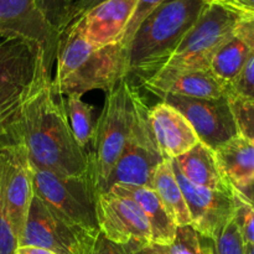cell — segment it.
I'll use <instances>...</instances> for the list:
<instances>
[{"instance_id": "cell-15", "label": "cell", "mask_w": 254, "mask_h": 254, "mask_svg": "<svg viewBox=\"0 0 254 254\" xmlns=\"http://www.w3.org/2000/svg\"><path fill=\"white\" fill-rule=\"evenodd\" d=\"M143 86L158 97L164 94L198 99H217L228 96L223 84L210 69L166 71L159 69L141 81Z\"/></svg>"}, {"instance_id": "cell-27", "label": "cell", "mask_w": 254, "mask_h": 254, "mask_svg": "<svg viewBox=\"0 0 254 254\" xmlns=\"http://www.w3.org/2000/svg\"><path fill=\"white\" fill-rule=\"evenodd\" d=\"M164 1H165V0H136L133 15H131L130 20H129L126 30H124V34L123 36H122L121 42H119V45H121L122 49L124 50V52H126L129 42L133 39L134 34H135L138 27L141 25V22H143L149 15L153 14Z\"/></svg>"}, {"instance_id": "cell-33", "label": "cell", "mask_w": 254, "mask_h": 254, "mask_svg": "<svg viewBox=\"0 0 254 254\" xmlns=\"http://www.w3.org/2000/svg\"><path fill=\"white\" fill-rule=\"evenodd\" d=\"M235 35L243 40L254 51V17H240Z\"/></svg>"}, {"instance_id": "cell-34", "label": "cell", "mask_w": 254, "mask_h": 254, "mask_svg": "<svg viewBox=\"0 0 254 254\" xmlns=\"http://www.w3.org/2000/svg\"><path fill=\"white\" fill-rule=\"evenodd\" d=\"M222 4L241 17H254V0H225Z\"/></svg>"}, {"instance_id": "cell-28", "label": "cell", "mask_w": 254, "mask_h": 254, "mask_svg": "<svg viewBox=\"0 0 254 254\" xmlns=\"http://www.w3.org/2000/svg\"><path fill=\"white\" fill-rule=\"evenodd\" d=\"M228 97L254 101V51L237 78L228 87Z\"/></svg>"}, {"instance_id": "cell-39", "label": "cell", "mask_w": 254, "mask_h": 254, "mask_svg": "<svg viewBox=\"0 0 254 254\" xmlns=\"http://www.w3.org/2000/svg\"><path fill=\"white\" fill-rule=\"evenodd\" d=\"M246 254H254V246H246Z\"/></svg>"}, {"instance_id": "cell-29", "label": "cell", "mask_w": 254, "mask_h": 254, "mask_svg": "<svg viewBox=\"0 0 254 254\" xmlns=\"http://www.w3.org/2000/svg\"><path fill=\"white\" fill-rule=\"evenodd\" d=\"M230 103L235 114L238 131L254 144V101L230 98Z\"/></svg>"}, {"instance_id": "cell-30", "label": "cell", "mask_w": 254, "mask_h": 254, "mask_svg": "<svg viewBox=\"0 0 254 254\" xmlns=\"http://www.w3.org/2000/svg\"><path fill=\"white\" fill-rule=\"evenodd\" d=\"M215 254H246V245L235 221H231L213 240Z\"/></svg>"}, {"instance_id": "cell-16", "label": "cell", "mask_w": 254, "mask_h": 254, "mask_svg": "<svg viewBox=\"0 0 254 254\" xmlns=\"http://www.w3.org/2000/svg\"><path fill=\"white\" fill-rule=\"evenodd\" d=\"M136 0H106L77 21L92 46L101 49L119 44L133 15Z\"/></svg>"}, {"instance_id": "cell-35", "label": "cell", "mask_w": 254, "mask_h": 254, "mask_svg": "<svg viewBox=\"0 0 254 254\" xmlns=\"http://www.w3.org/2000/svg\"><path fill=\"white\" fill-rule=\"evenodd\" d=\"M62 4H64V0H40V5H41L42 10H44L46 16L49 17V20L54 24L55 27H56L57 20H59Z\"/></svg>"}, {"instance_id": "cell-5", "label": "cell", "mask_w": 254, "mask_h": 254, "mask_svg": "<svg viewBox=\"0 0 254 254\" xmlns=\"http://www.w3.org/2000/svg\"><path fill=\"white\" fill-rule=\"evenodd\" d=\"M138 94L139 91L128 78L121 79L107 93L92 138L94 149L92 163L97 192H106L113 166L133 133Z\"/></svg>"}, {"instance_id": "cell-23", "label": "cell", "mask_w": 254, "mask_h": 254, "mask_svg": "<svg viewBox=\"0 0 254 254\" xmlns=\"http://www.w3.org/2000/svg\"><path fill=\"white\" fill-rule=\"evenodd\" d=\"M141 250L148 254H215V242L188 225L178 227L170 245H149Z\"/></svg>"}, {"instance_id": "cell-40", "label": "cell", "mask_w": 254, "mask_h": 254, "mask_svg": "<svg viewBox=\"0 0 254 254\" xmlns=\"http://www.w3.org/2000/svg\"><path fill=\"white\" fill-rule=\"evenodd\" d=\"M138 254H148V253H145V252H144L143 250H138Z\"/></svg>"}, {"instance_id": "cell-3", "label": "cell", "mask_w": 254, "mask_h": 254, "mask_svg": "<svg viewBox=\"0 0 254 254\" xmlns=\"http://www.w3.org/2000/svg\"><path fill=\"white\" fill-rule=\"evenodd\" d=\"M203 0H165L149 15L126 50L127 77L144 81L165 64L206 7Z\"/></svg>"}, {"instance_id": "cell-1", "label": "cell", "mask_w": 254, "mask_h": 254, "mask_svg": "<svg viewBox=\"0 0 254 254\" xmlns=\"http://www.w3.org/2000/svg\"><path fill=\"white\" fill-rule=\"evenodd\" d=\"M19 127L31 166L64 176L93 174L92 153L77 143L64 102L54 93L51 81L27 104Z\"/></svg>"}, {"instance_id": "cell-17", "label": "cell", "mask_w": 254, "mask_h": 254, "mask_svg": "<svg viewBox=\"0 0 254 254\" xmlns=\"http://www.w3.org/2000/svg\"><path fill=\"white\" fill-rule=\"evenodd\" d=\"M149 118L159 150L166 160L184 155L200 141L190 122L166 102L151 107Z\"/></svg>"}, {"instance_id": "cell-41", "label": "cell", "mask_w": 254, "mask_h": 254, "mask_svg": "<svg viewBox=\"0 0 254 254\" xmlns=\"http://www.w3.org/2000/svg\"><path fill=\"white\" fill-rule=\"evenodd\" d=\"M16 254H19V253H16Z\"/></svg>"}, {"instance_id": "cell-25", "label": "cell", "mask_w": 254, "mask_h": 254, "mask_svg": "<svg viewBox=\"0 0 254 254\" xmlns=\"http://www.w3.org/2000/svg\"><path fill=\"white\" fill-rule=\"evenodd\" d=\"M235 215L233 221L246 246H254V202L241 191L233 189Z\"/></svg>"}, {"instance_id": "cell-20", "label": "cell", "mask_w": 254, "mask_h": 254, "mask_svg": "<svg viewBox=\"0 0 254 254\" xmlns=\"http://www.w3.org/2000/svg\"><path fill=\"white\" fill-rule=\"evenodd\" d=\"M218 166L227 183L243 190L254 181V144L237 134L215 150Z\"/></svg>"}, {"instance_id": "cell-8", "label": "cell", "mask_w": 254, "mask_h": 254, "mask_svg": "<svg viewBox=\"0 0 254 254\" xmlns=\"http://www.w3.org/2000/svg\"><path fill=\"white\" fill-rule=\"evenodd\" d=\"M0 191L19 246L34 197L32 170L19 123L0 139Z\"/></svg>"}, {"instance_id": "cell-4", "label": "cell", "mask_w": 254, "mask_h": 254, "mask_svg": "<svg viewBox=\"0 0 254 254\" xmlns=\"http://www.w3.org/2000/svg\"><path fill=\"white\" fill-rule=\"evenodd\" d=\"M51 81L39 45L15 37H0V138L20 121L27 104Z\"/></svg>"}, {"instance_id": "cell-18", "label": "cell", "mask_w": 254, "mask_h": 254, "mask_svg": "<svg viewBox=\"0 0 254 254\" xmlns=\"http://www.w3.org/2000/svg\"><path fill=\"white\" fill-rule=\"evenodd\" d=\"M108 191H113L118 195L128 196L131 200L135 201L150 226V245L168 246L175 240L178 226L175 225L153 189L116 184Z\"/></svg>"}, {"instance_id": "cell-2", "label": "cell", "mask_w": 254, "mask_h": 254, "mask_svg": "<svg viewBox=\"0 0 254 254\" xmlns=\"http://www.w3.org/2000/svg\"><path fill=\"white\" fill-rule=\"evenodd\" d=\"M56 76L51 88L57 96L84 93L94 89L108 92L127 77V55L119 44L92 46L82 34L79 22L60 36Z\"/></svg>"}, {"instance_id": "cell-36", "label": "cell", "mask_w": 254, "mask_h": 254, "mask_svg": "<svg viewBox=\"0 0 254 254\" xmlns=\"http://www.w3.org/2000/svg\"><path fill=\"white\" fill-rule=\"evenodd\" d=\"M16 253H19V254H55L47 250H42V248H37V247H30V246H26V247H17Z\"/></svg>"}, {"instance_id": "cell-22", "label": "cell", "mask_w": 254, "mask_h": 254, "mask_svg": "<svg viewBox=\"0 0 254 254\" xmlns=\"http://www.w3.org/2000/svg\"><path fill=\"white\" fill-rule=\"evenodd\" d=\"M252 54V49L243 40L233 35L221 45L210 61V71L228 87L233 83Z\"/></svg>"}, {"instance_id": "cell-26", "label": "cell", "mask_w": 254, "mask_h": 254, "mask_svg": "<svg viewBox=\"0 0 254 254\" xmlns=\"http://www.w3.org/2000/svg\"><path fill=\"white\" fill-rule=\"evenodd\" d=\"M103 1H106V0H64L56 24V29L60 36L72 24L81 19L83 15H86L89 10Z\"/></svg>"}, {"instance_id": "cell-19", "label": "cell", "mask_w": 254, "mask_h": 254, "mask_svg": "<svg viewBox=\"0 0 254 254\" xmlns=\"http://www.w3.org/2000/svg\"><path fill=\"white\" fill-rule=\"evenodd\" d=\"M171 163L193 185L232 192L233 188L227 183L218 166L215 150L202 141H198L188 153L171 160Z\"/></svg>"}, {"instance_id": "cell-14", "label": "cell", "mask_w": 254, "mask_h": 254, "mask_svg": "<svg viewBox=\"0 0 254 254\" xmlns=\"http://www.w3.org/2000/svg\"><path fill=\"white\" fill-rule=\"evenodd\" d=\"M173 164V163H171ZM176 180L183 190L191 217V226L205 237L215 240L233 220L235 200L232 192L193 185L173 165Z\"/></svg>"}, {"instance_id": "cell-9", "label": "cell", "mask_w": 254, "mask_h": 254, "mask_svg": "<svg viewBox=\"0 0 254 254\" xmlns=\"http://www.w3.org/2000/svg\"><path fill=\"white\" fill-rule=\"evenodd\" d=\"M97 237L62 217L34 193L17 247H37L55 254H92Z\"/></svg>"}, {"instance_id": "cell-31", "label": "cell", "mask_w": 254, "mask_h": 254, "mask_svg": "<svg viewBox=\"0 0 254 254\" xmlns=\"http://www.w3.org/2000/svg\"><path fill=\"white\" fill-rule=\"evenodd\" d=\"M16 250L17 241L7 220L1 191H0V254H16Z\"/></svg>"}, {"instance_id": "cell-24", "label": "cell", "mask_w": 254, "mask_h": 254, "mask_svg": "<svg viewBox=\"0 0 254 254\" xmlns=\"http://www.w3.org/2000/svg\"><path fill=\"white\" fill-rule=\"evenodd\" d=\"M64 109L77 143L87 150L86 146L92 141L94 131L93 106L86 103L82 99V96L69 94L64 102Z\"/></svg>"}, {"instance_id": "cell-38", "label": "cell", "mask_w": 254, "mask_h": 254, "mask_svg": "<svg viewBox=\"0 0 254 254\" xmlns=\"http://www.w3.org/2000/svg\"><path fill=\"white\" fill-rule=\"evenodd\" d=\"M206 4H222L225 0H203Z\"/></svg>"}, {"instance_id": "cell-7", "label": "cell", "mask_w": 254, "mask_h": 254, "mask_svg": "<svg viewBox=\"0 0 254 254\" xmlns=\"http://www.w3.org/2000/svg\"><path fill=\"white\" fill-rule=\"evenodd\" d=\"M240 15L223 4H207L160 69H210L216 50L235 35Z\"/></svg>"}, {"instance_id": "cell-6", "label": "cell", "mask_w": 254, "mask_h": 254, "mask_svg": "<svg viewBox=\"0 0 254 254\" xmlns=\"http://www.w3.org/2000/svg\"><path fill=\"white\" fill-rule=\"evenodd\" d=\"M34 193L57 213L86 230L99 235L97 220V188L93 174L64 176L31 166Z\"/></svg>"}, {"instance_id": "cell-12", "label": "cell", "mask_w": 254, "mask_h": 254, "mask_svg": "<svg viewBox=\"0 0 254 254\" xmlns=\"http://www.w3.org/2000/svg\"><path fill=\"white\" fill-rule=\"evenodd\" d=\"M160 98L178 109L190 122L200 141L213 150L240 134L228 96L198 99L164 94Z\"/></svg>"}, {"instance_id": "cell-21", "label": "cell", "mask_w": 254, "mask_h": 254, "mask_svg": "<svg viewBox=\"0 0 254 254\" xmlns=\"http://www.w3.org/2000/svg\"><path fill=\"white\" fill-rule=\"evenodd\" d=\"M153 190L159 196L164 207L171 216L175 225H191L190 212L184 197L183 190L176 180L171 160H164L156 169L153 178Z\"/></svg>"}, {"instance_id": "cell-37", "label": "cell", "mask_w": 254, "mask_h": 254, "mask_svg": "<svg viewBox=\"0 0 254 254\" xmlns=\"http://www.w3.org/2000/svg\"><path fill=\"white\" fill-rule=\"evenodd\" d=\"M236 190H237V189H236ZM238 191H241L243 195L247 196V197L250 198L251 201H253V202H254V181L252 184H251L250 186H247V188L243 189V190H238Z\"/></svg>"}, {"instance_id": "cell-32", "label": "cell", "mask_w": 254, "mask_h": 254, "mask_svg": "<svg viewBox=\"0 0 254 254\" xmlns=\"http://www.w3.org/2000/svg\"><path fill=\"white\" fill-rule=\"evenodd\" d=\"M138 250L139 248L134 245H119L112 242L103 233L99 232L92 254H138Z\"/></svg>"}, {"instance_id": "cell-13", "label": "cell", "mask_w": 254, "mask_h": 254, "mask_svg": "<svg viewBox=\"0 0 254 254\" xmlns=\"http://www.w3.org/2000/svg\"><path fill=\"white\" fill-rule=\"evenodd\" d=\"M97 220L101 233L112 242L141 250L151 243L150 226L135 201L113 191L97 193Z\"/></svg>"}, {"instance_id": "cell-10", "label": "cell", "mask_w": 254, "mask_h": 254, "mask_svg": "<svg viewBox=\"0 0 254 254\" xmlns=\"http://www.w3.org/2000/svg\"><path fill=\"white\" fill-rule=\"evenodd\" d=\"M164 160L151 129L149 108L139 93L133 133L113 166L106 191L116 184L153 189L154 174Z\"/></svg>"}, {"instance_id": "cell-11", "label": "cell", "mask_w": 254, "mask_h": 254, "mask_svg": "<svg viewBox=\"0 0 254 254\" xmlns=\"http://www.w3.org/2000/svg\"><path fill=\"white\" fill-rule=\"evenodd\" d=\"M0 37H15L39 45L51 69L57 57L60 35L40 0H0Z\"/></svg>"}]
</instances>
